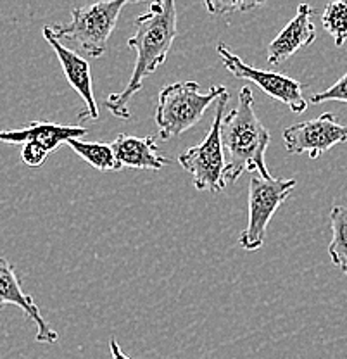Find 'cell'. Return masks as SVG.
<instances>
[{"mask_svg": "<svg viewBox=\"0 0 347 359\" xmlns=\"http://www.w3.org/2000/svg\"><path fill=\"white\" fill-rule=\"evenodd\" d=\"M48 152L43 147H40L39 144H33V142H28V144L23 145L21 149V159L28 168H40L47 161Z\"/></svg>", "mask_w": 347, "mask_h": 359, "instance_id": "cell-19", "label": "cell"}, {"mask_svg": "<svg viewBox=\"0 0 347 359\" xmlns=\"http://www.w3.org/2000/svg\"><path fill=\"white\" fill-rule=\"evenodd\" d=\"M7 304H13L16 308L23 309L26 318L36 325V342L40 344H55L59 340L57 332L47 323L42 311L35 304L32 295H28L21 287L20 276L16 275L13 263L0 257V309L6 308Z\"/></svg>", "mask_w": 347, "mask_h": 359, "instance_id": "cell-10", "label": "cell"}, {"mask_svg": "<svg viewBox=\"0 0 347 359\" xmlns=\"http://www.w3.org/2000/svg\"><path fill=\"white\" fill-rule=\"evenodd\" d=\"M43 39L47 40V43L54 48L55 55H57L59 62H61L62 71H64V76L71 85V88L74 92H78V95L83 99L85 107L78 114L80 121H88V119H97L99 118V106L95 102V97H93V87H92V73H90V65H88L87 59H83L81 55H78L76 52H73L71 48L66 47L57 36L52 33L50 26H43Z\"/></svg>", "mask_w": 347, "mask_h": 359, "instance_id": "cell-9", "label": "cell"}, {"mask_svg": "<svg viewBox=\"0 0 347 359\" xmlns=\"http://www.w3.org/2000/svg\"><path fill=\"white\" fill-rule=\"evenodd\" d=\"M263 6V2H249V0H240V2H225V0H209L206 7L209 14L212 16H222V14H233V13H247V11L256 9Z\"/></svg>", "mask_w": 347, "mask_h": 359, "instance_id": "cell-17", "label": "cell"}, {"mask_svg": "<svg viewBox=\"0 0 347 359\" xmlns=\"http://www.w3.org/2000/svg\"><path fill=\"white\" fill-rule=\"evenodd\" d=\"M109 349H111V358L113 359H132L123 353L121 347H119V344H118V340H116L114 337L109 340Z\"/></svg>", "mask_w": 347, "mask_h": 359, "instance_id": "cell-20", "label": "cell"}, {"mask_svg": "<svg viewBox=\"0 0 347 359\" xmlns=\"http://www.w3.org/2000/svg\"><path fill=\"white\" fill-rule=\"evenodd\" d=\"M126 0L95 2L92 6L74 7L71 21L66 25H48L59 40L66 39L76 45L88 57H100L107 50V40L114 32Z\"/></svg>", "mask_w": 347, "mask_h": 359, "instance_id": "cell-4", "label": "cell"}, {"mask_svg": "<svg viewBox=\"0 0 347 359\" xmlns=\"http://www.w3.org/2000/svg\"><path fill=\"white\" fill-rule=\"evenodd\" d=\"M177 4L173 0H159L151 4L147 13L135 20V35L130 36V48L137 52L135 66L128 85L119 93H111L106 100L107 109L119 119H130L128 104L144 87V81L158 71L166 61L175 39L178 35Z\"/></svg>", "mask_w": 347, "mask_h": 359, "instance_id": "cell-1", "label": "cell"}, {"mask_svg": "<svg viewBox=\"0 0 347 359\" xmlns=\"http://www.w3.org/2000/svg\"><path fill=\"white\" fill-rule=\"evenodd\" d=\"M113 147L119 168L133 170H161L168 164V159L161 154L154 137H133V135H118Z\"/></svg>", "mask_w": 347, "mask_h": 359, "instance_id": "cell-13", "label": "cell"}, {"mask_svg": "<svg viewBox=\"0 0 347 359\" xmlns=\"http://www.w3.org/2000/svg\"><path fill=\"white\" fill-rule=\"evenodd\" d=\"M85 163L99 171H119L118 161H116L114 151L111 144H99V142H85V140H69L68 144Z\"/></svg>", "mask_w": 347, "mask_h": 359, "instance_id": "cell-15", "label": "cell"}, {"mask_svg": "<svg viewBox=\"0 0 347 359\" xmlns=\"http://www.w3.org/2000/svg\"><path fill=\"white\" fill-rule=\"evenodd\" d=\"M230 92L219 97L215 111V119L204 140L196 147L178 156V163L192 177L193 187L200 192L218 194L226 187L225 182V151L222 142V125L226 114Z\"/></svg>", "mask_w": 347, "mask_h": 359, "instance_id": "cell-5", "label": "cell"}, {"mask_svg": "<svg viewBox=\"0 0 347 359\" xmlns=\"http://www.w3.org/2000/svg\"><path fill=\"white\" fill-rule=\"evenodd\" d=\"M297 182L294 178H263L252 173L249 182L247 226L240 231L238 244L245 250H259L266 238L268 224L278 208L289 199Z\"/></svg>", "mask_w": 347, "mask_h": 359, "instance_id": "cell-6", "label": "cell"}, {"mask_svg": "<svg viewBox=\"0 0 347 359\" xmlns=\"http://www.w3.org/2000/svg\"><path fill=\"white\" fill-rule=\"evenodd\" d=\"M323 28L332 35L337 47L347 42V2L335 0L327 4L322 14Z\"/></svg>", "mask_w": 347, "mask_h": 359, "instance_id": "cell-16", "label": "cell"}, {"mask_svg": "<svg viewBox=\"0 0 347 359\" xmlns=\"http://www.w3.org/2000/svg\"><path fill=\"white\" fill-rule=\"evenodd\" d=\"M229 92L223 85H212L207 92H200L197 81H177L159 92L156 107V125L161 140L180 137L196 126L206 114L212 102Z\"/></svg>", "mask_w": 347, "mask_h": 359, "instance_id": "cell-3", "label": "cell"}, {"mask_svg": "<svg viewBox=\"0 0 347 359\" xmlns=\"http://www.w3.org/2000/svg\"><path fill=\"white\" fill-rule=\"evenodd\" d=\"M328 100H337V102H346L347 104V73L342 78H339L330 88H327L325 92L315 93L311 95L309 102L311 104H322L328 102Z\"/></svg>", "mask_w": 347, "mask_h": 359, "instance_id": "cell-18", "label": "cell"}, {"mask_svg": "<svg viewBox=\"0 0 347 359\" xmlns=\"http://www.w3.org/2000/svg\"><path fill=\"white\" fill-rule=\"evenodd\" d=\"M218 50L219 59H222L223 66L230 71L233 76L240 78V80L252 81L263 90L266 95H270L271 99L280 100L282 104H285L292 112L302 114L308 109V100L304 99V93L302 90L304 87L297 80L285 76L282 73H273V71H264L259 67H254L247 65L245 61H242L237 54L230 50L225 43H218L216 47Z\"/></svg>", "mask_w": 347, "mask_h": 359, "instance_id": "cell-7", "label": "cell"}, {"mask_svg": "<svg viewBox=\"0 0 347 359\" xmlns=\"http://www.w3.org/2000/svg\"><path fill=\"white\" fill-rule=\"evenodd\" d=\"M332 242L328 254L332 263L347 275V205H334L330 211Z\"/></svg>", "mask_w": 347, "mask_h": 359, "instance_id": "cell-14", "label": "cell"}, {"mask_svg": "<svg viewBox=\"0 0 347 359\" xmlns=\"http://www.w3.org/2000/svg\"><path fill=\"white\" fill-rule=\"evenodd\" d=\"M222 142L225 151V182L235 183L245 171L271 178L266 166L270 132L254 111V95L249 87L238 90L237 107L225 114L222 125Z\"/></svg>", "mask_w": 347, "mask_h": 359, "instance_id": "cell-2", "label": "cell"}, {"mask_svg": "<svg viewBox=\"0 0 347 359\" xmlns=\"http://www.w3.org/2000/svg\"><path fill=\"white\" fill-rule=\"evenodd\" d=\"M283 142L290 154H309L316 159L337 144L347 142V126L341 125L332 112L283 130Z\"/></svg>", "mask_w": 347, "mask_h": 359, "instance_id": "cell-8", "label": "cell"}, {"mask_svg": "<svg viewBox=\"0 0 347 359\" xmlns=\"http://www.w3.org/2000/svg\"><path fill=\"white\" fill-rule=\"evenodd\" d=\"M313 9L309 4H301L296 16L287 22L285 28L268 45V62L273 66L282 65L292 57L302 47H309L316 40V29L313 25Z\"/></svg>", "mask_w": 347, "mask_h": 359, "instance_id": "cell-12", "label": "cell"}, {"mask_svg": "<svg viewBox=\"0 0 347 359\" xmlns=\"http://www.w3.org/2000/svg\"><path fill=\"white\" fill-rule=\"evenodd\" d=\"M88 130L80 125H61V123L48 121H29L23 128L18 130H2L0 142L2 144L25 145L28 142L39 144L50 154L61 144H68L69 140L76 138L81 140Z\"/></svg>", "mask_w": 347, "mask_h": 359, "instance_id": "cell-11", "label": "cell"}]
</instances>
